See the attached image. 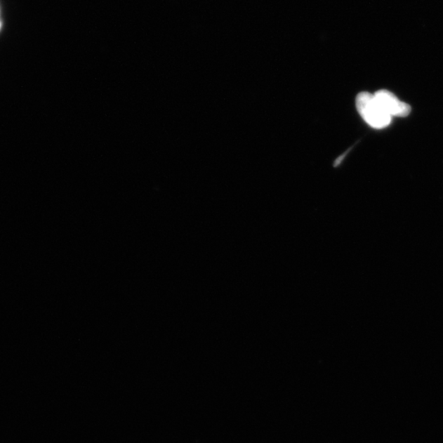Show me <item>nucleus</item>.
I'll return each mask as SVG.
<instances>
[{"label":"nucleus","mask_w":443,"mask_h":443,"mask_svg":"<svg viewBox=\"0 0 443 443\" xmlns=\"http://www.w3.org/2000/svg\"><path fill=\"white\" fill-rule=\"evenodd\" d=\"M379 105L385 110L388 115L405 118L411 114V107L397 98L392 92L388 90H381L374 94Z\"/></svg>","instance_id":"obj_2"},{"label":"nucleus","mask_w":443,"mask_h":443,"mask_svg":"<svg viewBox=\"0 0 443 443\" xmlns=\"http://www.w3.org/2000/svg\"><path fill=\"white\" fill-rule=\"evenodd\" d=\"M355 105L359 115L372 128L382 129L390 125L392 117L379 105L374 94L360 92L355 100Z\"/></svg>","instance_id":"obj_1"}]
</instances>
